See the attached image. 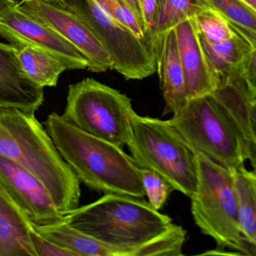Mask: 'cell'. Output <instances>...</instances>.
I'll use <instances>...</instances> for the list:
<instances>
[{
  "label": "cell",
  "instance_id": "cell-24",
  "mask_svg": "<svg viewBox=\"0 0 256 256\" xmlns=\"http://www.w3.org/2000/svg\"><path fill=\"white\" fill-rule=\"evenodd\" d=\"M140 168L142 181L149 204L160 210L166 202L174 188L162 176L152 170Z\"/></svg>",
  "mask_w": 256,
  "mask_h": 256
},
{
  "label": "cell",
  "instance_id": "cell-2",
  "mask_svg": "<svg viewBox=\"0 0 256 256\" xmlns=\"http://www.w3.org/2000/svg\"><path fill=\"white\" fill-rule=\"evenodd\" d=\"M44 124L64 160L87 187L104 194L146 196L140 168L122 147L84 132L56 112Z\"/></svg>",
  "mask_w": 256,
  "mask_h": 256
},
{
  "label": "cell",
  "instance_id": "cell-9",
  "mask_svg": "<svg viewBox=\"0 0 256 256\" xmlns=\"http://www.w3.org/2000/svg\"><path fill=\"white\" fill-rule=\"evenodd\" d=\"M0 36L14 48L42 50L61 61L69 70L88 69V59L54 29L18 9L16 4L0 12Z\"/></svg>",
  "mask_w": 256,
  "mask_h": 256
},
{
  "label": "cell",
  "instance_id": "cell-10",
  "mask_svg": "<svg viewBox=\"0 0 256 256\" xmlns=\"http://www.w3.org/2000/svg\"><path fill=\"white\" fill-rule=\"evenodd\" d=\"M18 9L46 24L78 48L88 59V70L105 72L114 69V63L98 39L86 24L68 8L46 0H26Z\"/></svg>",
  "mask_w": 256,
  "mask_h": 256
},
{
  "label": "cell",
  "instance_id": "cell-28",
  "mask_svg": "<svg viewBox=\"0 0 256 256\" xmlns=\"http://www.w3.org/2000/svg\"><path fill=\"white\" fill-rule=\"evenodd\" d=\"M138 2H140V9H141L144 32H146V40L149 44V37L154 27L156 15H158L160 0H138Z\"/></svg>",
  "mask_w": 256,
  "mask_h": 256
},
{
  "label": "cell",
  "instance_id": "cell-26",
  "mask_svg": "<svg viewBox=\"0 0 256 256\" xmlns=\"http://www.w3.org/2000/svg\"><path fill=\"white\" fill-rule=\"evenodd\" d=\"M30 236L37 256H79L76 252L63 247L44 237L37 232L32 225Z\"/></svg>",
  "mask_w": 256,
  "mask_h": 256
},
{
  "label": "cell",
  "instance_id": "cell-1",
  "mask_svg": "<svg viewBox=\"0 0 256 256\" xmlns=\"http://www.w3.org/2000/svg\"><path fill=\"white\" fill-rule=\"evenodd\" d=\"M34 113L0 106V156L36 176L58 210L68 213L79 207L80 181Z\"/></svg>",
  "mask_w": 256,
  "mask_h": 256
},
{
  "label": "cell",
  "instance_id": "cell-16",
  "mask_svg": "<svg viewBox=\"0 0 256 256\" xmlns=\"http://www.w3.org/2000/svg\"><path fill=\"white\" fill-rule=\"evenodd\" d=\"M30 231L28 219L4 193L0 194V256H37Z\"/></svg>",
  "mask_w": 256,
  "mask_h": 256
},
{
  "label": "cell",
  "instance_id": "cell-21",
  "mask_svg": "<svg viewBox=\"0 0 256 256\" xmlns=\"http://www.w3.org/2000/svg\"><path fill=\"white\" fill-rule=\"evenodd\" d=\"M15 48L26 75L43 88L56 87L60 75L68 70L58 59L42 50L27 46Z\"/></svg>",
  "mask_w": 256,
  "mask_h": 256
},
{
  "label": "cell",
  "instance_id": "cell-18",
  "mask_svg": "<svg viewBox=\"0 0 256 256\" xmlns=\"http://www.w3.org/2000/svg\"><path fill=\"white\" fill-rule=\"evenodd\" d=\"M208 9L204 0H160L154 27L149 37L154 54L166 33Z\"/></svg>",
  "mask_w": 256,
  "mask_h": 256
},
{
  "label": "cell",
  "instance_id": "cell-12",
  "mask_svg": "<svg viewBox=\"0 0 256 256\" xmlns=\"http://www.w3.org/2000/svg\"><path fill=\"white\" fill-rule=\"evenodd\" d=\"M174 30L188 99L213 94L221 80L204 52L195 19L184 21Z\"/></svg>",
  "mask_w": 256,
  "mask_h": 256
},
{
  "label": "cell",
  "instance_id": "cell-15",
  "mask_svg": "<svg viewBox=\"0 0 256 256\" xmlns=\"http://www.w3.org/2000/svg\"><path fill=\"white\" fill-rule=\"evenodd\" d=\"M156 70L165 100L164 114L180 112L189 102L174 29L164 35L156 52Z\"/></svg>",
  "mask_w": 256,
  "mask_h": 256
},
{
  "label": "cell",
  "instance_id": "cell-25",
  "mask_svg": "<svg viewBox=\"0 0 256 256\" xmlns=\"http://www.w3.org/2000/svg\"><path fill=\"white\" fill-rule=\"evenodd\" d=\"M94 2L114 19L127 26L137 36L146 40L142 22L124 0H94Z\"/></svg>",
  "mask_w": 256,
  "mask_h": 256
},
{
  "label": "cell",
  "instance_id": "cell-5",
  "mask_svg": "<svg viewBox=\"0 0 256 256\" xmlns=\"http://www.w3.org/2000/svg\"><path fill=\"white\" fill-rule=\"evenodd\" d=\"M132 136L128 144L138 168L152 170L190 198L198 184L196 153L168 120L131 117Z\"/></svg>",
  "mask_w": 256,
  "mask_h": 256
},
{
  "label": "cell",
  "instance_id": "cell-30",
  "mask_svg": "<svg viewBox=\"0 0 256 256\" xmlns=\"http://www.w3.org/2000/svg\"><path fill=\"white\" fill-rule=\"evenodd\" d=\"M14 3L16 5L20 4L22 2L26 1V0H13ZM46 1L52 2V3H57V4L62 5L63 0H46Z\"/></svg>",
  "mask_w": 256,
  "mask_h": 256
},
{
  "label": "cell",
  "instance_id": "cell-7",
  "mask_svg": "<svg viewBox=\"0 0 256 256\" xmlns=\"http://www.w3.org/2000/svg\"><path fill=\"white\" fill-rule=\"evenodd\" d=\"M134 112L128 96L88 78L69 86L62 117L84 132L123 148L130 142Z\"/></svg>",
  "mask_w": 256,
  "mask_h": 256
},
{
  "label": "cell",
  "instance_id": "cell-23",
  "mask_svg": "<svg viewBox=\"0 0 256 256\" xmlns=\"http://www.w3.org/2000/svg\"><path fill=\"white\" fill-rule=\"evenodd\" d=\"M194 19L200 37L210 43L224 42L236 34L228 23L210 9L202 12Z\"/></svg>",
  "mask_w": 256,
  "mask_h": 256
},
{
  "label": "cell",
  "instance_id": "cell-4",
  "mask_svg": "<svg viewBox=\"0 0 256 256\" xmlns=\"http://www.w3.org/2000/svg\"><path fill=\"white\" fill-rule=\"evenodd\" d=\"M196 164L198 184L190 198L194 222L218 247L238 255H254L239 225L233 171L202 153H196Z\"/></svg>",
  "mask_w": 256,
  "mask_h": 256
},
{
  "label": "cell",
  "instance_id": "cell-33",
  "mask_svg": "<svg viewBox=\"0 0 256 256\" xmlns=\"http://www.w3.org/2000/svg\"><path fill=\"white\" fill-rule=\"evenodd\" d=\"M3 193L2 191L1 187H0V194Z\"/></svg>",
  "mask_w": 256,
  "mask_h": 256
},
{
  "label": "cell",
  "instance_id": "cell-3",
  "mask_svg": "<svg viewBox=\"0 0 256 256\" xmlns=\"http://www.w3.org/2000/svg\"><path fill=\"white\" fill-rule=\"evenodd\" d=\"M66 222L102 243L126 249L150 241L173 224L143 198L118 194H104L78 207L66 215Z\"/></svg>",
  "mask_w": 256,
  "mask_h": 256
},
{
  "label": "cell",
  "instance_id": "cell-14",
  "mask_svg": "<svg viewBox=\"0 0 256 256\" xmlns=\"http://www.w3.org/2000/svg\"><path fill=\"white\" fill-rule=\"evenodd\" d=\"M213 95L234 119L243 139L246 160L256 167V100L249 96L238 75L224 80Z\"/></svg>",
  "mask_w": 256,
  "mask_h": 256
},
{
  "label": "cell",
  "instance_id": "cell-13",
  "mask_svg": "<svg viewBox=\"0 0 256 256\" xmlns=\"http://www.w3.org/2000/svg\"><path fill=\"white\" fill-rule=\"evenodd\" d=\"M44 102V88L26 75L13 45L0 42V106L36 112Z\"/></svg>",
  "mask_w": 256,
  "mask_h": 256
},
{
  "label": "cell",
  "instance_id": "cell-32",
  "mask_svg": "<svg viewBox=\"0 0 256 256\" xmlns=\"http://www.w3.org/2000/svg\"><path fill=\"white\" fill-rule=\"evenodd\" d=\"M251 174H252V177H254V180H255L256 183V167H252V171H250Z\"/></svg>",
  "mask_w": 256,
  "mask_h": 256
},
{
  "label": "cell",
  "instance_id": "cell-31",
  "mask_svg": "<svg viewBox=\"0 0 256 256\" xmlns=\"http://www.w3.org/2000/svg\"><path fill=\"white\" fill-rule=\"evenodd\" d=\"M242 1L246 3V4L250 6L251 7L254 8V9L256 11V0H242Z\"/></svg>",
  "mask_w": 256,
  "mask_h": 256
},
{
  "label": "cell",
  "instance_id": "cell-19",
  "mask_svg": "<svg viewBox=\"0 0 256 256\" xmlns=\"http://www.w3.org/2000/svg\"><path fill=\"white\" fill-rule=\"evenodd\" d=\"M201 39L204 52L220 80L234 74L243 64L252 47L236 33L232 38L218 43H210Z\"/></svg>",
  "mask_w": 256,
  "mask_h": 256
},
{
  "label": "cell",
  "instance_id": "cell-11",
  "mask_svg": "<svg viewBox=\"0 0 256 256\" xmlns=\"http://www.w3.org/2000/svg\"><path fill=\"white\" fill-rule=\"evenodd\" d=\"M0 187L32 224L51 225L66 222L44 185L30 171L0 156Z\"/></svg>",
  "mask_w": 256,
  "mask_h": 256
},
{
  "label": "cell",
  "instance_id": "cell-29",
  "mask_svg": "<svg viewBox=\"0 0 256 256\" xmlns=\"http://www.w3.org/2000/svg\"><path fill=\"white\" fill-rule=\"evenodd\" d=\"M13 0H0V12L8 7L10 4H13Z\"/></svg>",
  "mask_w": 256,
  "mask_h": 256
},
{
  "label": "cell",
  "instance_id": "cell-6",
  "mask_svg": "<svg viewBox=\"0 0 256 256\" xmlns=\"http://www.w3.org/2000/svg\"><path fill=\"white\" fill-rule=\"evenodd\" d=\"M168 121L196 153H202L232 171L246 168L237 124L213 94L191 99Z\"/></svg>",
  "mask_w": 256,
  "mask_h": 256
},
{
  "label": "cell",
  "instance_id": "cell-22",
  "mask_svg": "<svg viewBox=\"0 0 256 256\" xmlns=\"http://www.w3.org/2000/svg\"><path fill=\"white\" fill-rule=\"evenodd\" d=\"M239 36L256 47V11L242 0H204Z\"/></svg>",
  "mask_w": 256,
  "mask_h": 256
},
{
  "label": "cell",
  "instance_id": "cell-17",
  "mask_svg": "<svg viewBox=\"0 0 256 256\" xmlns=\"http://www.w3.org/2000/svg\"><path fill=\"white\" fill-rule=\"evenodd\" d=\"M32 227L39 234L54 243L76 252L79 256H127L124 248L114 247L70 226L66 222L51 225Z\"/></svg>",
  "mask_w": 256,
  "mask_h": 256
},
{
  "label": "cell",
  "instance_id": "cell-8",
  "mask_svg": "<svg viewBox=\"0 0 256 256\" xmlns=\"http://www.w3.org/2000/svg\"><path fill=\"white\" fill-rule=\"evenodd\" d=\"M62 6L76 13L96 36L127 80H142L156 72V57L146 39L105 12L94 0H63Z\"/></svg>",
  "mask_w": 256,
  "mask_h": 256
},
{
  "label": "cell",
  "instance_id": "cell-27",
  "mask_svg": "<svg viewBox=\"0 0 256 256\" xmlns=\"http://www.w3.org/2000/svg\"><path fill=\"white\" fill-rule=\"evenodd\" d=\"M239 73L248 94L256 100V47H252L248 58L239 68Z\"/></svg>",
  "mask_w": 256,
  "mask_h": 256
},
{
  "label": "cell",
  "instance_id": "cell-20",
  "mask_svg": "<svg viewBox=\"0 0 256 256\" xmlns=\"http://www.w3.org/2000/svg\"><path fill=\"white\" fill-rule=\"evenodd\" d=\"M233 174L240 231L252 254L256 255V183L246 168L233 171Z\"/></svg>",
  "mask_w": 256,
  "mask_h": 256
}]
</instances>
